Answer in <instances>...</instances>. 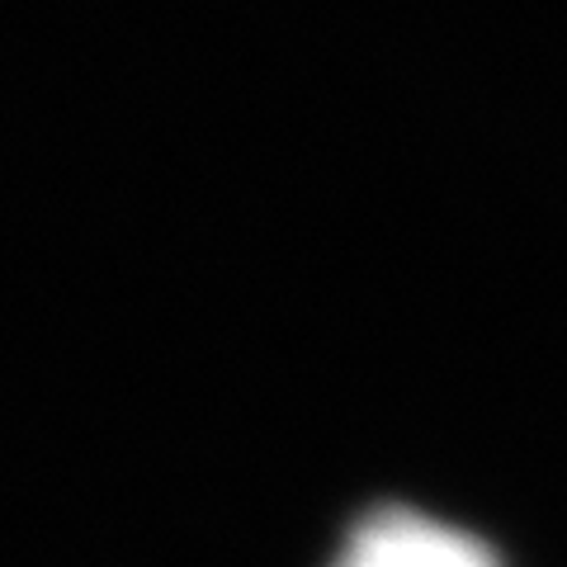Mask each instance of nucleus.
I'll return each instance as SVG.
<instances>
[{"instance_id": "f257e3e1", "label": "nucleus", "mask_w": 567, "mask_h": 567, "mask_svg": "<svg viewBox=\"0 0 567 567\" xmlns=\"http://www.w3.org/2000/svg\"><path fill=\"white\" fill-rule=\"evenodd\" d=\"M331 567H502L492 548L450 520L412 506H383L350 529Z\"/></svg>"}]
</instances>
